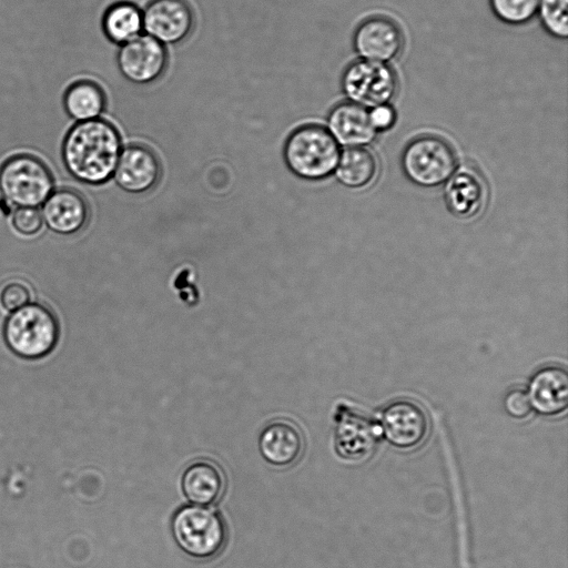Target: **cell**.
<instances>
[{
    "instance_id": "16",
    "label": "cell",
    "mask_w": 568,
    "mask_h": 568,
    "mask_svg": "<svg viewBox=\"0 0 568 568\" xmlns=\"http://www.w3.org/2000/svg\"><path fill=\"white\" fill-rule=\"evenodd\" d=\"M531 407L544 416H556L568 406V373L557 365L538 369L530 379Z\"/></svg>"
},
{
    "instance_id": "17",
    "label": "cell",
    "mask_w": 568,
    "mask_h": 568,
    "mask_svg": "<svg viewBox=\"0 0 568 568\" xmlns=\"http://www.w3.org/2000/svg\"><path fill=\"white\" fill-rule=\"evenodd\" d=\"M444 199L453 215L460 219L473 217L485 204V183L476 171L470 169L455 171L446 182Z\"/></svg>"
},
{
    "instance_id": "18",
    "label": "cell",
    "mask_w": 568,
    "mask_h": 568,
    "mask_svg": "<svg viewBox=\"0 0 568 568\" xmlns=\"http://www.w3.org/2000/svg\"><path fill=\"white\" fill-rule=\"evenodd\" d=\"M376 437L373 422L357 413L345 410L336 424V450L346 459L367 457L374 449Z\"/></svg>"
},
{
    "instance_id": "11",
    "label": "cell",
    "mask_w": 568,
    "mask_h": 568,
    "mask_svg": "<svg viewBox=\"0 0 568 568\" xmlns=\"http://www.w3.org/2000/svg\"><path fill=\"white\" fill-rule=\"evenodd\" d=\"M142 24L161 44H174L190 33L193 13L184 0H152L142 11Z\"/></svg>"
},
{
    "instance_id": "26",
    "label": "cell",
    "mask_w": 568,
    "mask_h": 568,
    "mask_svg": "<svg viewBox=\"0 0 568 568\" xmlns=\"http://www.w3.org/2000/svg\"><path fill=\"white\" fill-rule=\"evenodd\" d=\"M13 230L22 236L38 234L42 226V215L38 207H16L11 215Z\"/></svg>"
},
{
    "instance_id": "12",
    "label": "cell",
    "mask_w": 568,
    "mask_h": 568,
    "mask_svg": "<svg viewBox=\"0 0 568 568\" xmlns=\"http://www.w3.org/2000/svg\"><path fill=\"white\" fill-rule=\"evenodd\" d=\"M43 225L58 235L69 236L79 233L88 223L89 206L75 190L62 187L53 190L41 205Z\"/></svg>"
},
{
    "instance_id": "21",
    "label": "cell",
    "mask_w": 568,
    "mask_h": 568,
    "mask_svg": "<svg viewBox=\"0 0 568 568\" xmlns=\"http://www.w3.org/2000/svg\"><path fill=\"white\" fill-rule=\"evenodd\" d=\"M377 172V162L374 154L362 146H352L344 150L335 174L339 183L351 189L368 185Z\"/></svg>"
},
{
    "instance_id": "1",
    "label": "cell",
    "mask_w": 568,
    "mask_h": 568,
    "mask_svg": "<svg viewBox=\"0 0 568 568\" xmlns=\"http://www.w3.org/2000/svg\"><path fill=\"white\" fill-rule=\"evenodd\" d=\"M121 139L109 121L93 119L74 122L61 144V158L68 173L78 182L100 185L114 174Z\"/></svg>"
},
{
    "instance_id": "14",
    "label": "cell",
    "mask_w": 568,
    "mask_h": 568,
    "mask_svg": "<svg viewBox=\"0 0 568 568\" xmlns=\"http://www.w3.org/2000/svg\"><path fill=\"white\" fill-rule=\"evenodd\" d=\"M258 447L264 459L277 467L296 463L304 449V438L296 424L287 419H274L261 432Z\"/></svg>"
},
{
    "instance_id": "8",
    "label": "cell",
    "mask_w": 568,
    "mask_h": 568,
    "mask_svg": "<svg viewBox=\"0 0 568 568\" xmlns=\"http://www.w3.org/2000/svg\"><path fill=\"white\" fill-rule=\"evenodd\" d=\"M428 417L416 402L402 398L389 403L382 413V430L386 439L402 449L420 445L428 433Z\"/></svg>"
},
{
    "instance_id": "9",
    "label": "cell",
    "mask_w": 568,
    "mask_h": 568,
    "mask_svg": "<svg viewBox=\"0 0 568 568\" xmlns=\"http://www.w3.org/2000/svg\"><path fill=\"white\" fill-rule=\"evenodd\" d=\"M403 43L398 24L384 16L363 20L353 37L354 49L363 60L382 63L394 60L400 53Z\"/></svg>"
},
{
    "instance_id": "13",
    "label": "cell",
    "mask_w": 568,
    "mask_h": 568,
    "mask_svg": "<svg viewBox=\"0 0 568 568\" xmlns=\"http://www.w3.org/2000/svg\"><path fill=\"white\" fill-rule=\"evenodd\" d=\"M160 174L156 155L144 145L133 144L121 151L113 176L124 191L143 193L156 184Z\"/></svg>"
},
{
    "instance_id": "25",
    "label": "cell",
    "mask_w": 568,
    "mask_h": 568,
    "mask_svg": "<svg viewBox=\"0 0 568 568\" xmlns=\"http://www.w3.org/2000/svg\"><path fill=\"white\" fill-rule=\"evenodd\" d=\"M31 302L30 286L20 280H11L0 288V305L9 313Z\"/></svg>"
},
{
    "instance_id": "22",
    "label": "cell",
    "mask_w": 568,
    "mask_h": 568,
    "mask_svg": "<svg viewBox=\"0 0 568 568\" xmlns=\"http://www.w3.org/2000/svg\"><path fill=\"white\" fill-rule=\"evenodd\" d=\"M101 28L110 41L124 44L143 30L142 12L130 2H116L103 12Z\"/></svg>"
},
{
    "instance_id": "19",
    "label": "cell",
    "mask_w": 568,
    "mask_h": 568,
    "mask_svg": "<svg viewBox=\"0 0 568 568\" xmlns=\"http://www.w3.org/2000/svg\"><path fill=\"white\" fill-rule=\"evenodd\" d=\"M182 488L190 501L199 506L216 503L225 489V476L217 464L210 459L191 463L182 476Z\"/></svg>"
},
{
    "instance_id": "28",
    "label": "cell",
    "mask_w": 568,
    "mask_h": 568,
    "mask_svg": "<svg viewBox=\"0 0 568 568\" xmlns=\"http://www.w3.org/2000/svg\"><path fill=\"white\" fill-rule=\"evenodd\" d=\"M369 118L375 130L385 131L392 128L396 121L395 110L388 104L373 108Z\"/></svg>"
},
{
    "instance_id": "10",
    "label": "cell",
    "mask_w": 568,
    "mask_h": 568,
    "mask_svg": "<svg viewBox=\"0 0 568 568\" xmlns=\"http://www.w3.org/2000/svg\"><path fill=\"white\" fill-rule=\"evenodd\" d=\"M116 60L126 80L143 84L162 74L168 55L163 44L148 34H140L121 45Z\"/></svg>"
},
{
    "instance_id": "20",
    "label": "cell",
    "mask_w": 568,
    "mask_h": 568,
    "mask_svg": "<svg viewBox=\"0 0 568 568\" xmlns=\"http://www.w3.org/2000/svg\"><path fill=\"white\" fill-rule=\"evenodd\" d=\"M105 103V93L100 84L87 79L72 82L63 95L64 111L74 122L98 119Z\"/></svg>"
},
{
    "instance_id": "4",
    "label": "cell",
    "mask_w": 568,
    "mask_h": 568,
    "mask_svg": "<svg viewBox=\"0 0 568 568\" xmlns=\"http://www.w3.org/2000/svg\"><path fill=\"white\" fill-rule=\"evenodd\" d=\"M53 190L51 170L33 154H13L0 165V194L11 206L39 207Z\"/></svg>"
},
{
    "instance_id": "5",
    "label": "cell",
    "mask_w": 568,
    "mask_h": 568,
    "mask_svg": "<svg viewBox=\"0 0 568 568\" xmlns=\"http://www.w3.org/2000/svg\"><path fill=\"white\" fill-rule=\"evenodd\" d=\"M172 532L178 546L190 557L206 560L224 547L227 531L222 517L202 506H185L172 519Z\"/></svg>"
},
{
    "instance_id": "27",
    "label": "cell",
    "mask_w": 568,
    "mask_h": 568,
    "mask_svg": "<svg viewBox=\"0 0 568 568\" xmlns=\"http://www.w3.org/2000/svg\"><path fill=\"white\" fill-rule=\"evenodd\" d=\"M504 403L506 412L514 418H524L531 409L528 393L520 388L509 390Z\"/></svg>"
},
{
    "instance_id": "24",
    "label": "cell",
    "mask_w": 568,
    "mask_h": 568,
    "mask_svg": "<svg viewBox=\"0 0 568 568\" xmlns=\"http://www.w3.org/2000/svg\"><path fill=\"white\" fill-rule=\"evenodd\" d=\"M495 16L508 24H524L536 14L539 0H489Z\"/></svg>"
},
{
    "instance_id": "23",
    "label": "cell",
    "mask_w": 568,
    "mask_h": 568,
    "mask_svg": "<svg viewBox=\"0 0 568 568\" xmlns=\"http://www.w3.org/2000/svg\"><path fill=\"white\" fill-rule=\"evenodd\" d=\"M537 13L544 29L555 38L568 36V0H539Z\"/></svg>"
},
{
    "instance_id": "15",
    "label": "cell",
    "mask_w": 568,
    "mask_h": 568,
    "mask_svg": "<svg viewBox=\"0 0 568 568\" xmlns=\"http://www.w3.org/2000/svg\"><path fill=\"white\" fill-rule=\"evenodd\" d=\"M327 131L337 143L349 148L369 144L377 134L367 109L349 101L342 102L331 110L327 116Z\"/></svg>"
},
{
    "instance_id": "6",
    "label": "cell",
    "mask_w": 568,
    "mask_h": 568,
    "mask_svg": "<svg viewBox=\"0 0 568 568\" xmlns=\"http://www.w3.org/2000/svg\"><path fill=\"white\" fill-rule=\"evenodd\" d=\"M400 164L406 178L423 187L444 184L455 173L457 159L443 138L424 134L410 140L403 150Z\"/></svg>"
},
{
    "instance_id": "2",
    "label": "cell",
    "mask_w": 568,
    "mask_h": 568,
    "mask_svg": "<svg viewBox=\"0 0 568 568\" xmlns=\"http://www.w3.org/2000/svg\"><path fill=\"white\" fill-rule=\"evenodd\" d=\"M2 337L12 354L27 361H37L55 348L60 324L49 306L29 302L8 314L2 325Z\"/></svg>"
},
{
    "instance_id": "7",
    "label": "cell",
    "mask_w": 568,
    "mask_h": 568,
    "mask_svg": "<svg viewBox=\"0 0 568 568\" xmlns=\"http://www.w3.org/2000/svg\"><path fill=\"white\" fill-rule=\"evenodd\" d=\"M342 90L349 102L373 109L394 99L398 79L386 63L359 59L345 69Z\"/></svg>"
},
{
    "instance_id": "3",
    "label": "cell",
    "mask_w": 568,
    "mask_h": 568,
    "mask_svg": "<svg viewBox=\"0 0 568 568\" xmlns=\"http://www.w3.org/2000/svg\"><path fill=\"white\" fill-rule=\"evenodd\" d=\"M339 146L327 129L307 124L294 130L286 140L284 159L290 170L305 180L331 175L339 160Z\"/></svg>"
}]
</instances>
